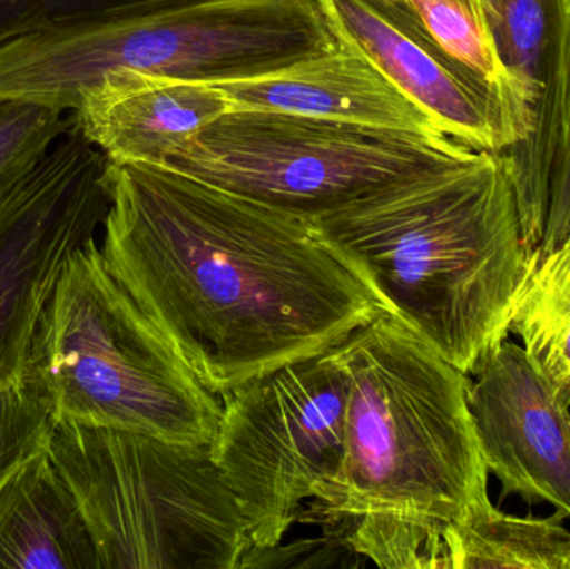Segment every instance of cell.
I'll use <instances>...</instances> for the list:
<instances>
[{
	"label": "cell",
	"instance_id": "18",
	"mask_svg": "<svg viewBox=\"0 0 570 569\" xmlns=\"http://www.w3.org/2000/svg\"><path fill=\"white\" fill-rule=\"evenodd\" d=\"M434 42L498 96L521 146L532 130V114L518 80L499 59L485 0H402ZM512 147V149H514ZM511 150V149H509ZM508 153V150H505Z\"/></svg>",
	"mask_w": 570,
	"mask_h": 569
},
{
	"label": "cell",
	"instance_id": "19",
	"mask_svg": "<svg viewBox=\"0 0 570 569\" xmlns=\"http://www.w3.org/2000/svg\"><path fill=\"white\" fill-rule=\"evenodd\" d=\"M56 423L52 396L29 360L0 386V487L27 460L47 450Z\"/></svg>",
	"mask_w": 570,
	"mask_h": 569
},
{
	"label": "cell",
	"instance_id": "11",
	"mask_svg": "<svg viewBox=\"0 0 570 569\" xmlns=\"http://www.w3.org/2000/svg\"><path fill=\"white\" fill-rule=\"evenodd\" d=\"M468 403L501 498L548 503L570 518V411L524 346L499 344L472 371Z\"/></svg>",
	"mask_w": 570,
	"mask_h": 569
},
{
	"label": "cell",
	"instance_id": "17",
	"mask_svg": "<svg viewBox=\"0 0 570 569\" xmlns=\"http://www.w3.org/2000/svg\"><path fill=\"white\" fill-rule=\"evenodd\" d=\"M524 350L570 408V236L549 254H534L511 320Z\"/></svg>",
	"mask_w": 570,
	"mask_h": 569
},
{
	"label": "cell",
	"instance_id": "16",
	"mask_svg": "<svg viewBox=\"0 0 570 569\" xmlns=\"http://www.w3.org/2000/svg\"><path fill=\"white\" fill-rule=\"evenodd\" d=\"M448 569H570L562 518L509 517L481 498L444 537Z\"/></svg>",
	"mask_w": 570,
	"mask_h": 569
},
{
	"label": "cell",
	"instance_id": "12",
	"mask_svg": "<svg viewBox=\"0 0 570 569\" xmlns=\"http://www.w3.org/2000/svg\"><path fill=\"white\" fill-rule=\"evenodd\" d=\"M499 59L524 92L532 130L508 150L529 257L541 246L570 50L569 0H485Z\"/></svg>",
	"mask_w": 570,
	"mask_h": 569
},
{
	"label": "cell",
	"instance_id": "3",
	"mask_svg": "<svg viewBox=\"0 0 570 569\" xmlns=\"http://www.w3.org/2000/svg\"><path fill=\"white\" fill-rule=\"evenodd\" d=\"M312 226L385 313L458 370L471 374L508 340L531 259L504 154L474 150Z\"/></svg>",
	"mask_w": 570,
	"mask_h": 569
},
{
	"label": "cell",
	"instance_id": "13",
	"mask_svg": "<svg viewBox=\"0 0 570 569\" xmlns=\"http://www.w3.org/2000/svg\"><path fill=\"white\" fill-rule=\"evenodd\" d=\"M230 110L214 84L120 69L90 87L70 116L110 163L160 166Z\"/></svg>",
	"mask_w": 570,
	"mask_h": 569
},
{
	"label": "cell",
	"instance_id": "7",
	"mask_svg": "<svg viewBox=\"0 0 570 569\" xmlns=\"http://www.w3.org/2000/svg\"><path fill=\"white\" fill-rule=\"evenodd\" d=\"M474 150L448 134L230 110L159 167L312 220Z\"/></svg>",
	"mask_w": 570,
	"mask_h": 569
},
{
	"label": "cell",
	"instance_id": "9",
	"mask_svg": "<svg viewBox=\"0 0 570 569\" xmlns=\"http://www.w3.org/2000/svg\"><path fill=\"white\" fill-rule=\"evenodd\" d=\"M109 207V159L73 124L0 196V386L29 363L63 266Z\"/></svg>",
	"mask_w": 570,
	"mask_h": 569
},
{
	"label": "cell",
	"instance_id": "14",
	"mask_svg": "<svg viewBox=\"0 0 570 569\" xmlns=\"http://www.w3.org/2000/svg\"><path fill=\"white\" fill-rule=\"evenodd\" d=\"M219 87L233 110H273L335 122L417 134H444L367 59L338 46L276 72Z\"/></svg>",
	"mask_w": 570,
	"mask_h": 569
},
{
	"label": "cell",
	"instance_id": "10",
	"mask_svg": "<svg viewBox=\"0 0 570 569\" xmlns=\"http://www.w3.org/2000/svg\"><path fill=\"white\" fill-rule=\"evenodd\" d=\"M317 2L338 46L367 59L442 133L489 153L519 143L498 96L442 50L402 0Z\"/></svg>",
	"mask_w": 570,
	"mask_h": 569
},
{
	"label": "cell",
	"instance_id": "23",
	"mask_svg": "<svg viewBox=\"0 0 570 569\" xmlns=\"http://www.w3.org/2000/svg\"><path fill=\"white\" fill-rule=\"evenodd\" d=\"M569 2H570V0H569Z\"/></svg>",
	"mask_w": 570,
	"mask_h": 569
},
{
	"label": "cell",
	"instance_id": "15",
	"mask_svg": "<svg viewBox=\"0 0 570 569\" xmlns=\"http://www.w3.org/2000/svg\"><path fill=\"white\" fill-rule=\"evenodd\" d=\"M0 569H99L79 504L47 450L0 487Z\"/></svg>",
	"mask_w": 570,
	"mask_h": 569
},
{
	"label": "cell",
	"instance_id": "6",
	"mask_svg": "<svg viewBox=\"0 0 570 569\" xmlns=\"http://www.w3.org/2000/svg\"><path fill=\"white\" fill-rule=\"evenodd\" d=\"M47 454L99 569H239L254 548L210 443L56 420Z\"/></svg>",
	"mask_w": 570,
	"mask_h": 569
},
{
	"label": "cell",
	"instance_id": "4",
	"mask_svg": "<svg viewBox=\"0 0 570 569\" xmlns=\"http://www.w3.org/2000/svg\"><path fill=\"white\" fill-rule=\"evenodd\" d=\"M337 47L317 0H196L87 20L0 47V99L73 112L107 72L223 84Z\"/></svg>",
	"mask_w": 570,
	"mask_h": 569
},
{
	"label": "cell",
	"instance_id": "5",
	"mask_svg": "<svg viewBox=\"0 0 570 569\" xmlns=\"http://www.w3.org/2000/svg\"><path fill=\"white\" fill-rule=\"evenodd\" d=\"M30 361L56 420L210 443L223 401L109 273L92 239L67 261L40 316Z\"/></svg>",
	"mask_w": 570,
	"mask_h": 569
},
{
	"label": "cell",
	"instance_id": "21",
	"mask_svg": "<svg viewBox=\"0 0 570 569\" xmlns=\"http://www.w3.org/2000/svg\"><path fill=\"white\" fill-rule=\"evenodd\" d=\"M186 2L196 0H0V47L53 27L150 12Z\"/></svg>",
	"mask_w": 570,
	"mask_h": 569
},
{
	"label": "cell",
	"instance_id": "2",
	"mask_svg": "<svg viewBox=\"0 0 570 569\" xmlns=\"http://www.w3.org/2000/svg\"><path fill=\"white\" fill-rule=\"evenodd\" d=\"M348 376L344 460L298 521L384 569H448L445 531L484 494L471 377L387 313L337 346Z\"/></svg>",
	"mask_w": 570,
	"mask_h": 569
},
{
	"label": "cell",
	"instance_id": "22",
	"mask_svg": "<svg viewBox=\"0 0 570 569\" xmlns=\"http://www.w3.org/2000/svg\"><path fill=\"white\" fill-rule=\"evenodd\" d=\"M570 236V50L566 73L564 99H562L561 126L558 146L552 160L549 179L548 214L544 236L534 254H549L558 249ZM532 254V256H534Z\"/></svg>",
	"mask_w": 570,
	"mask_h": 569
},
{
	"label": "cell",
	"instance_id": "20",
	"mask_svg": "<svg viewBox=\"0 0 570 569\" xmlns=\"http://www.w3.org/2000/svg\"><path fill=\"white\" fill-rule=\"evenodd\" d=\"M70 126L69 112L0 99V196L36 167Z\"/></svg>",
	"mask_w": 570,
	"mask_h": 569
},
{
	"label": "cell",
	"instance_id": "8",
	"mask_svg": "<svg viewBox=\"0 0 570 569\" xmlns=\"http://www.w3.org/2000/svg\"><path fill=\"white\" fill-rule=\"evenodd\" d=\"M214 463L236 497L254 550L279 547L305 501L344 460L348 376L337 346L220 396Z\"/></svg>",
	"mask_w": 570,
	"mask_h": 569
},
{
	"label": "cell",
	"instance_id": "1",
	"mask_svg": "<svg viewBox=\"0 0 570 569\" xmlns=\"http://www.w3.org/2000/svg\"><path fill=\"white\" fill-rule=\"evenodd\" d=\"M109 273L216 396L385 313L312 220L166 167L110 163Z\"/></svg>",
	"mask_w": 570,
	"mask_h": 569
}]
</instances>
